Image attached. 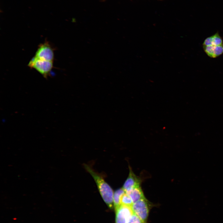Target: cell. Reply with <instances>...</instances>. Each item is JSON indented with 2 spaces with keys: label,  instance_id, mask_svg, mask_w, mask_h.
Segmentation results:
<instances>
[{
  "label": "cell",
  "instance_id": "cell-12",
  "mask_svg": "<svg viewBox=\"0 0 223 223\" xmlns=\"http://www.w3.org/2000/svg\"><path fill=\"white\" fill-rule=\"evenodd\" d=\"M127 223H144L134 213L130 216Z\"/></svg>",
  "mask_w": 223,
  "mask_h": 223
},
{
  "label": "cell",
  "instance_id": "cell-11",
  "mask_svg": "<svg viewBox=\"0 0 223 223\" xmlns=\"http://www.w3.org/2000/svg\"><path fill=\"white\" fill-rule=\"evenodd\" d=\"M214 46L212 45L207 46H203V50L206 54L211 58H215L214 55Z\"/></svg>",
  "mask_w": 223,
  "mask_h": 223
},
{
  "label": "cell",
  "instance_id": "cell-15",
  "mask_svg": "<svg viewBox=\"0 0 223 223\" xmlns=\"http://www.w3.org/2000/svg\"><path fill=\"white\" fill-rule=\"evenodd\" d=\"M105 0H102V1H105Z\"/></svg>",
  "mask_w": 223,
  "mask_h": 223
},
{
  "label": "cell",
  "instance_id": "cell-3",
  "mask_svg": "<svg viewBox=\"0 0 223 223\" xmlns=\"http://www.w3.org/2000/svg\"><path fill=\"white\" fill-rule=\"evenodd\" d=\"M151 205L145 198L133 203L131 208L133 213L138 216L144 223H146Z\"/></svg>",
  "mask_w": 223,
  "mask_h": 223
},
{
  "label": "cell",
  "instance_id": "cell-7",
  "mask_svg": "<svg viewBox=\"0 0 223 223\" xmlns=\"http://www.w3.org/2000/svg\"><path fill=\"white\" fill-rule=\"evenodd\" d=\"M125 193L131 198L133 203L145 198L141 186L133 188Z\"/></svg>",
  "mask_w": 223,
  "mask_h": 223
},
{
  "label": "cell",
  "instance_id": "cell-6",
  "mask_svg": "<svg viewBox=\"0 0 223 223\" xmlns=\"http://www.w3.org/2000/svg\"><path fill=\"white\" fill-rule=\"evenodd\" d=\"M128 177L124 182L122 188L126 192L136 187L140 186L141 180L133 173L129 167Z\"/></svg>",
  "mask_w": 223,
  "mask_h": 223
},
{
  "label": "cell",
  "instance_id": "cell-14",
  "mask_svg": "<svg viewBox=\"0 0 223 223\" xmlns=\"http://www.w3.org/2000/svg\"><path fill=\"white\" fill-rule=\"evenodd\" d=\"M203 45V46L212 45V36L206 38L204 41Z\"/></svg>",
  "mask_w": 223,
  "mask_h": 223
},
{
  "label": "cell",
  "instance_id": "cell-8",
  "mask_svg": "<svg viewBox=\"0 0 223 223\" xmlns=\"http://www.w3.org/2000/svg\"><path fill=\"white\" fill-rule=\"evenodd\" d=\"M125 192L124 189L121 188L117 190L114 193L113 201L114 207L115 209L121 205V198L122 195Z\"/></svg>",
  "mask_w": 223,
  "mask_h": 223
},
{
  "label": "cell",
  "instance_id": "cell-2",
  "mask_svg": "<svg viewBox=\"0 0 223 223\" xmlns=\"http://www.w3.org/2000/svg\"><path fill=\"white\" fill-rule=\"evenodd\" d=\"M53 62L34 57L30 60L28 66L35 69L44 78H46L53 68Z\"/></svg>",
  "mask_w": 223,
  "mask_h": 223
},
{
  "label": "cell",
  "instance_id": "cell-5",
  "mask_svg": "<svg viewBox=\"0 0 223 223\" xmlns=\"http://www.w3.org/2000/svg\"><path fill=\"white\" fill-rule=\"evenodd\" d=\"M116 210V223H127L133 214L131 207L121 205L115 209Z\"/></svg>",
  "mask_w": 223,
  "mask_h": 223
},
{
  "label": "cell",
  "instance_id": "cell-1",
  "mask_svg": "<svg viewBox=\"0 0 223 223\" xmlns=\"http://www.w3.org/2000/svg\"><path fill=\"white\" fill-rule=\"evenodd\" d=\"M84 166L95 181L99 193L109 208H112L114 206V192L112 188L101 176L89 165L84 164Z\"/></svg>",
  "mask_w": 223,
  "mask_h": 223
},
{
  "label": "cell",
  "instance_id": "cell-13",
  "mask_svg": "<svg viewBox=\"0 0 223 223\" xmlns=\"http://www.w3.org/2000/svg\"><path fill=\"white\" fill-rule=\"evenodd\" d=\"M214 55L215 58L223 54V44L214 46Z\"/></svg>",
  "mask_w": 223,
  "mask_h": 223
},
{
  "label": "cell",
  "instance_id": "cell-10",
  "mask_svg": "<svg viewBox=\"0 0 223 223\" xmlns=\"http://www.w3.org/2000/svg\"><path fill=\"white\" fill-rule=\"evenodd\" d=\"M212 44L214 46L223 44V41L219 33L217 32L212 35Z\"/></svg>",
  "mask_w": 223,
  "mask_h": 223
},
{
  "label": "cell",
  "instance_id": "cell-9",
  "mask_svg": "<svg viewBox=\"0 0 223 223\" xmlns=\"http://www.w3.org/2000/svg\"><path fill=\"white\" fill-rule=\"evenodd\" d=\"M133 203L132 200L125 192L122 195L121 199V204L130 207L132 206Z\"/></svg>",
  "mask_w": 223,
  "mask_h": 223
},
{
  "label": "cell",
  "instance_id": "cell-4",
  "mask_svg": "<svg viewBox=\"0 0 223 223\" xmlns=\"http://www.w3.org/2000/svg\"><path fill=\"white\" fill-rule=\"evenodd\" d=\"M54 50L48 42L40 44L37 48L34 57L38 59L53 61L54 59Z\"/></svg>",
  "mask_w": 223,
  "mask_h": 223
}]
</instances>
